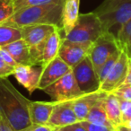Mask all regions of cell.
Returning <instances> with one entry per match:
<instances>
[{
    "instance_id": "6da1fadb",
    "label": "cell",
    "mask_w": 131,
    "mask_h": 131,
    "mask_svg": "<svg viewBox=\"0 0 131 131\" xmlns=\"http://www.w3.org/2000/svg\"><path fill=\"white\" fill-rule=\"evenodd\" d=\"M30 102L7 77H0V118L7 122L14 131L31 124L28 114Z\"/></svg>"
},
{
    "instance_id": "7a4b0ae2",
    "label": "cell",
    "mask_w": 131,
    "mask_h": 131,
    "mask_svg": "<svg viewBox=\"0 0 131 131\" xmlns=\"http://www.w3.org/2000/svg\"><path fill=\"white\" fill-rule=\"evenodd\" d=\"M64 1L21 8L4 24L17 28L33 24H53L62 29Z\"/></svg>"
},
{
    "instance_id": "3957f363",
    "label": "cell",
    "mask_w": 131,
    "mask_h": 131,
    "mask_svg": "<svg viewBox=\"0 0 131 131\" xmlns=\"http://www.w3.org/2000/svg\"><path fill=\"white\" fill-rule=\"evenodd\" d=\"M104 31L118 30L131 19V0H104L94 10Z\"/></svg>"
},
{
    "instance_id": "277c9868",
    "label": "cell",
    "mask_w": 131,
    "mask_h": 131,
    "mask_svg": "<svg viewBox=\"0 0 131 131\" xmlns=\"http://www.w3.org/2000/svg\"><path fill=\"white\" fill-rule=\"evenodd\" d=\"M103 32V28L94 12L80 14L75 27L64 39L72 42H93Z\"/></svg>"
},
{
    "instance_id": "5b68a950",
    "label": "cell",
    "mask_w": 131,
    "mask_h": 131,
    "mask_svg": "<svg viewBox=\"0 0 131 131\" xmlns=\"http://www.w3.org/2000/svg\"><path fill=\"white\" fill-rule=\"evenodd\" d=\"M62 29H58L37 47L30 48L31 65L41 66L42 68L51 60L58 56V51L62 45L64 37L61 35Z\"/></svg>"
},
{
    "instance_id": "8992f818",
    "label": "cell",
    "mask_w": 131,
    "mask_h": 131,
    "mask_svg": "<svg viewBox=\"0 0 131 131\" xmlns=\"http://www.w3.org/2000/svg\"><path fill=\"white\" fill-rule=\"evenodd\" d=\"M118 50L121 49L116 36L110 31H105L102 33L93 43L88 53V56L96 72L110 57Z\"/></svg>"
},
{
    "instance_id": "52a82bcc",
    "label": "cell",
    "mask_w": 131,
    "mask_h": 131,
    "mask_svg": "<svg viewBox=\"0 0 131 131\" xmlns=\"http://www.w3.org/2000/svg\"><path fill=\"white\" fill-rule=\"evenodd\" d=\"M43 91L49 94L54 102L72 101L84 95L77 85L72 69L58 81L46 87Z\"/></svg>"
},
{
    "instance_id": "ba28073f",
    "label": "cell",
    "mask_w": 131,
    "mask_h": 131,
    "mask_svg": "<svg viewBox=\"0 0 131 131\" xmlns=\"http://www.w3.org/2000/svg\"><path fill=\"white\" fill-rule=\"evenodd\" d=\"M72 71L79 89L84 94L100 90L101 81L89 56H86L82 61L74 67Z\"/></svg>"
},
{
    "instance_id": "9c48e42d",
    "label": "cell",
    "mask_w": 131,
    "mask_h": 131,
    "mask_svg": "<svg viewBox=\"0 0 131 131\" xmlns=\"http://www.w3.org/2000/svg\"><path fill=\"white\" fill-rule=\"evenodd\" d=\"M128 59L129 58L127 54L121 50V53L115 65L110 70L105 79L101 83V91L111 93L125 83L127 74Z\"/></svg>"
},
{
    "instance_id": "30bf717a",
    "label": "cell",
    "mask_w": 131,
    "mask_h": 131,
    "mask_svg": "<svg viewBox=\"0 0 131 131\" xmlns=\"http://www.w3.org/2000/svg\"><path fill=\"white\" fill-rule=\"evenodd\" d=\"M92 45V42H72L64 39L58 51V57L73 68L88 56Z\"/></svg>"
},
{
    "instance_id": "8fae6325",
    "label": "cell",
    "mask_w": 131,
    "mask_h": 131,
    "mask_svg": "<svg viewBox=\"0 0 131 131\" xmlns=\"http://www.w3.org/2000/svg\"><path fill=\"white\" fill-rule=\"evenodd\" d=\"M42 70L43 68L41 66L18 65L15 68L13 75L19 84L31 94L35 90L39 89Z\"/></svg>"
},
{
    "instance_id": "7c38bea8",
    "label": "cell",
    "mask_w": 131,
    "mask_h": 131,
    "mask_svg": "<svg viewBox=\"0 0 131 131\" xmlns=\"http://www.w3.org/2000/svg\"><path fill=\"white\" fill-rule=\"evenodd\" d=\"M77 122H78V119L74 111L72 102L66 101L56 102L47 125L51 126L55 128H59Z\"/></svg>"
},
{
    "instance_id": "4fadbf2b",
    "label": "cell",
    "mask_w": 131,
    "mask_h": 131,
    "mask_svg": "<svg viewBox=\"0 0 131 131\" xmlns=\"http://www.w3.org/2000/svg\"><path fill=\"white\" fill-rule=\"evenodd\" d=\"M20 29L23 40L28 44L29 48H34L41 44L59 27L53 24H33L24 26Z\"/></svg>"
},
{
    "instance_id": "5bb4252c",
    "label": "cell",
    "mask_w": 131,
    "mask_h": 131,
    "mask_svg": "<svg viewBox=\"0 0 131 131\" xmlns=\"http://www.w3.org/2000/svg\"><path fill=\"white\" fill-rule=\"evenodd\" d=\"M71 69L72 68L68 64H66L59 57L57 56L54 59L51 60L46 67L43 68L40 84H39V89L43 91L46 87L58 81Z\"/></svg>"
},
{
    "instance_id": "9a60e30c",
    "label": "cell",
    "mask_w": 131,
    "mask_h": 131,
    "mask_svg": "<svg viewBox=\"0 0 131 131\" xmlns=\"http://www.w3.org/2000/svg\"><path fill=\"white\" fill-rule=\"evenodd\" d=\"M106 95H107V93L98 90L94 93H86L75 100H72V106H73L74 111L77 115L78 122L85 120L92 108Z\"/></svg>"
},
{
    "instance_id": "2e32d148",
    "label": "cell",
    "mask_w": 131,
    "mask_h": 131,
    "mask_svg": "<svg viewBox=\"0 0 131 131\" xmlns=\"http://www.w3.org/2000/svg\"><path fill=\"white\" fill-rule=\"evenodd\" d=\"M56 102H31L28 107L30 121L31 124L47 125Z\"/></svg>"
},
{
    "instance_id": "e0dca14e",
    "label": "cell",
    "mask_w": 131,
    "mask_h": 131,
    "mask_svg": "<svg viewBox=\"0 0 131 131\" xmlns=\"http://www.w3.org/2000/svg\"><path fill=\"white\" fill-rule=\"evenodd\" d=\"M80 0H65L62 10V31L64 37L75 27L79 16Z\"/></svg>"
},
{
    "instance_id": "ac0fdd59",
    "label": "cell",
    "mask_w": 131,
    "mask_h": 131,
    "mask_svg": "<svg viewBox=\"0 0 131 131\" xmlns=\"http://www.w3.org/2000/svg\"><path fill=\"white\" fill-rule=\"evenodd\" d=\"M2 49L10 53L17 65H31L30 48L23 39L2 47Z\"/></svg>"
},
{
    "instance_id": "d6986e66",
    "label": "cell",
    "mask_w": 131,
    "mask_h": 131,
    "mask_svg": "<svg viewBox=\"0 0 131 131\" xmlns=\"http://www.w3.org/2000/svg\"><path fill=\"white\" fill-rule=\"evenodd\" d=\"M108 94V93H107ZM107 97L104 96L103 98H102L90 111V112L88 113L87 117H86L85 120L88 122L94 124H99V125H104L108 126V127H116L112 125L111 121L109 120L106 114L105 111V99Z\"/></svg>"
},
{
    "instance_id": "ffe728a7",
    "label": "cell",
    "mask_w": 131,
    "mask_h": 131,
    "mask_svg": "<svg viewBox=\"0 0 131 131\" xmlns=\"http://www.w3.org/2000/svg\"><path fill=\"white\" fill-rule=\"evenodd\" d=\"M105 111L108 118L114 127H117L121 125L122 118L119 100L112 93H108L105 99Z\"/></svg>"
},
{
    "instance_id": "44dd1931",
    "label": "cell",
    "mask_w": 131,
    "mask_h": 131,
    "mask_svg": "<svg viewBox=\"0 0 131 131\" xmlns=\"http://www.w3.org/2000/svg\"><path fill=\"white\" fill-rule=\"evenodd\" d=\"M116 38L122 51L131 58V19L128 20L117 32Z\"/></svg>"
},
{
    "instance_id": "7402d4cb",
    "label": "cell",
    "mask_w": 131,
    "mask_h": 131,
    "mask_svg": "<svg viewBox=\"0 0 131 131\" xmlns=\"http://www.w3.org/2000/svg\"><path fill=\"white\" fill-rule=\"evenodd\" d=\"M22 39L21 29L8 25L4 23L0 24V48Z\"/></svg>"
},
{
    "instance_id": "603a6c76",
    "label": "cell",
    "mask_w": 131,
    "mask_h": 131,
    "mask_svg": "<svg viewBox=\"0 0 131 131\" xmlns=\"http://www.w3.org/2000/svg\"><path fill=\"white\" fill-rule=\"evenodd\" d=\"M120 53H121V50H118V51H117V52H115L114 54L111 57H110V58L102 64V67L99 68V70L97 71V74H98V77H99V79H100L101 83L105 79V77H107L110 70H111L113 66L115 65V63H116L117 60H118V57H119Z\"/></svg>"
},
{
    "instance_id": "cb8c5ba5",
    "label": "cell",
    "mask_w": 131,
    "mask_h": 131,
    "mask_svg": "<svg viewBox=\"0 0 131 131\" xmlns=\"http://www.w3.org/2000/svg\"><path fill=\"white\" fill-rule=\"evenodd\" d=\"M15 12L14 0H0V24L9 19Z\"/></svg>"
},
{
    "instance_id": "d4e9b609",
    "label": "cell",
    "mask_w": 131,
    "mask_h": 131,
    "mask_svg": "<svg viewBox=\"0 0 131 131\" xmlns=\"http://www.w3.org/2000/svg\"><path fill=\"white\" fill-rule=\"evenodd\" d=\"M61 1L64 0H14V4H15V10L17 11L21 8L27 7V6L47 5L51 3L61 2Z\"/></svg>"
},
{
    "instance_id": "484cf974",
    "label": "cell",
    "mask_w": 131,
    "mask_h": 131,
    "mask_svg": "<svg viewBox=\"0 0 131 131\" xmlns=\"http://www.w3.org/2000/svg\"><path fill=\"white\" fill-rule=\"evenodd\" d=\"M112 93L116 95L119 100L131 101V84L124 83L114 92H112Z\"/></svg>"
},
{
    "instance_id": "4316f807",
    "label": "cell",
    "mask_w": 131,
    "mask_h": 131,
    "mask_svg": "<svg viewBox=\"0 0 131 131\" xmlns=\"http://www.w3.org/2000/svg\"><path fill=\"white\" fill-rule=\"evenodd\" d=\"M119 100V99H118ZM122 124L131 119V101L119 100Z\"/></svg>"
},
{
    "instance_id": "83f0119b",
    "label": "cell",
    "mask_w": 131,
    "mask_h": 131,
    "mask_svg": "<svg viewBox=\"0 0 131 131\" xmlns=\"http://www.w3.org/2000/svg\"><path fill=\"white\" fill-rule=\"evenodd\" d=\"M79 122L87 131H116V127H111L104 125L91 123V122H88L86 120H83V121Z\"/></svg>"
},
{
    "instance_id": "f1b7e54d",
    "label": "cell",
    "mask_w": 131,
    "mask_h": 131,
    "mask_svg": "<svg viewBox=\"0 0 131 131\" xmlns=\"http://www.w3.org/2000/svg\"><path fill=\"white\" fill-rule=\"evenodd\" d=\"M55 127L49 125H38V124H30L29 126L20 129L18 131H54Z\"/></svg>"
},
{
    "instance_id": "f546056e",
    "label": "cell",
    "mask_w": 131,
    "mask_h": 131,
    "mask_svg": "<svg viewBox=\"0 0 131 131\" xmlns=\"http://www.w3.org/2000/svg\"><path fill=\"white\" fill-rule=\"evenodd\" d=\"M15 68L7 65L0 57V77H8L9 75H13Z\"/></svg>"
},
{
    "instance_id": "4dcf8cb0",
    "label": "cell",
    "mask_w": 131,
    "mask_h": 131,
    "mask_svg": "<svg viewBox=\"0 0 131 131\" xmlns=\"http://www.w3.org/2000/svg\"><path fill=\"white\" fill-rule=\"evenodd\" d=\"M0 57L3 58V60H4L7 65L11 66L13 68H15V67L18 66L16 64V62L15 61V59L13 58V57L10 55V53H8L6 49H2V48H0Z\"/></svg>"
},
{
    "instance_id": "1f68e13d",
    "label": "cell",
    "mask_w": 131,
    "mask_h": 131,
    "mask_svg": "<svg viewBox=\"0 0 131 131\" xmlns=\"http://www.w3.org/2000/svg\"><path fill=\"white\" fill-rule=\"evenodd\" d=\"M60 131H87L82 125L80 124V122H77V123L71 124V125L65 126V127H59Z\"/></svg>"
},
{
    "instance_id": "d6a6232c",
    "label": "cell",
    "mask_w": 131,
    "mask_h": 131,
    "mask_svg": "<svg viewBox=\"0 0 131 131\" xmlns=\"http://www.w3.org/2000/svg\"><path fill=\"white\" fill-rule=\"evenodd\" d=\"M0 131H14L12 129L11 126L7 122L4 121L0 118Z\"/></svg>"
},
{
    "instance_id": "836d02e7",
    "label": "cell",
    "mask_w": 131,
    "mask_h": 131,
    "mask_svg": "<svg viewBox=\"0 0 131 131\" xmlns=\"http://www.w3.org/2000/svg\"><path fill=\"white\" fill-rule=\"evenodd\" d=\"M126 84H131V58L128 59V67H127V78L125 81Z\"/></svg>"
},
{
    "instance_id": "e575fe53",
    "label": "cell",
    "mask_w": 131,
    "mask_h": 131,
    "mask_svg": "<svg viewBox=\"0 0 131 131\" xmlns=\"http://www.w3.org/2000/svg\"><path fill=\"white\" fill-rule=\"evenodd\" d=\"M117 131H131V128L130 127H127L126 126H123V125H119L116 127Z\"/></svg>"
},
{
    "instance_id": "d590c367",
    "label": "cell",
    "mask_w": 131,
    "mask_h": 131,
    "mask_svg": "<svg viewBox=\"0 0 131 131\" xmlns=\"http://www.w3.org/2000/svg\"><path fill=\"white\" fill-rule=\"evenodd\" d=\"M54 131H60V130H59V129H58V128H57V129H55Z\"/></svg>"
},
{
    "instance_id": "8d00e7d4",
    "label": "cell",
    "mask_w": 131,
    "mask_h": 131,
    "mask_svg": "<svg viewBox=\"0 0 131 131\" xmlns=\"http://www.w3.org/2000/svg\"><path fill=\"white\" fill-rule=\"evenodd\" d=\"M116 131H117V129H116Z\"/></svg>"
}]
</instances>
